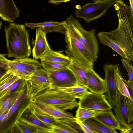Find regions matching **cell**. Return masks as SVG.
I'll use <instances>...</instances> for the list:
<instances>
[{
    "label": "cell",
    "mask_w": 133,
    "mask_h": 133,
    "mask_svg": "<svg viewBox=\"0 0 133 133\" xmlns=\"http://www.w3.org/2000/svg\"><path fill=\"white\" fill-rule=\"evenodd\" d=\"M2 24V22L0 20V29L1 28V26Z\"/></svg>",
    "instance_id": "44"
},
{
    "label": "cell",
    "mask_w": 133,
    "mask_h": 133,
    "mask_svg": "<svg viewBox=\"0 0 133 133\" xmlns=\"http://www.w3.org/2000/svg\"><path fill=\"white\" fill-rule=\"evenodd\" d=\"M122 63L126 69L129 77V80L133 83V66L130 61L127 59L122 58L121 59Z\"/></svg>",
    "instance_id": "35"
},
{
    "label": "cell",
    "mask_w": 133,
    "mask_h": 133,
    "mask_svg": "<svg viewBox=\"0 0 133 133\" xmlns=\"http://www.w3.org/2000/svg\"><path fill=\"white\" fill-rule=\"evenodd\" d=\"M114 6L117 13V28L105 33L115 40L133 62V11L122 0L115 1Z\"/></svg>",
    "instance_id": "1"
},
{
    "label": "cell",
    "mask_w": 133,
    "mask_h": 133,
    "mask_svg": "<svg viewBox=\"0 0 133 133\" xmlns=\"http://www.w3.org/2000/svg\"><path fill=\"white\" fill-rule=\"evenodd\" d=\"M23 88L14 91L0 98V117L6 110H9L11 108Z\"/></svg>",
    "instance_id": "23"
},
{
    "label": "cell",
    "mask_w": 133,
    "mask_h": 133,
    "mask_svg": "<svg viewBox=\"0 0 133 133\" xmlns=\"http://www.w3.org/2000/svg\"><path fill=\"white\" fill-rule=\"evenodd\" d=\"M133 101L121 94L114 109L115 116L121 127L127 125L133 121Z\"/></svg>",
    "instance_id": "12"
},
{
    "label": "cell",
    "mask_w": 133,
    "mask_h": 133,
    "mask_svg": "<svg viewBox=\"0 0 133 133\" xmlns=\"http://www.w3.org/2000/svg\"><path fill=\"white\" fill-rule=\"evenodd\" d=\"M115 77L117 88L120 93L131 99L126 85L123 80L118 64L115 70Z\"/></svg>",
    "instance_id": "29"
},
{
    "label": "cell",
    "mask_w": 133,
    "mask_h": 133,
    "mask_svg": "<svg viewBox=\"0 0 133 133\" xmlns=\"http://www.w3.org/2000/svg\"><path fill=\"white\" fill-rule=\"evenodd\" d=\"M31 90L30 84L27 82L15 102L0 122V133H8L24 111L32 105Z\"/></svg>",
    "instance_id": "4"
},
{
    "label": "cell",
    "mask_w": 133,
    "mask_h": 133,
    "mask_svg": "<svg viewBox=\"0 0 133 133\" xmlns=\"http://www.w3.org/2000/svg\"><path fill=\"white\" fill-rule=\"evenodd\" d=\"M68 68L72 71L75 75L77 81V85L84 86L87 87V69L79 65L72 60L69 65Z\"/></svg>",
    "instance_id": "26"
},
{
    "label": "cell",
    "mask_w": 133,
    "mask_h": 133,
    "mask_svg": "<svg viewBox=\"0 0 133 133\" xmlns=\"http://www.w3.org/2000/svg\"><path fill=\"white\" fill-rule=\"evenodd\" d=\"M36 31L32 55L33 59L37 60L51 49L46 38L47 33L40 28H36Z\"/></svg>",
    "instance_id": "15"
},
{
    "label": "cell",
    "mask_w": 133,
    "mask_h": 133,
    "mask_svg": "<svg viewBox=\"0 0 133 133\" xmlns=\"http://www.w3.org/2000/svg\"><path fill=\"white\" fill-rule=\"evenodd\" d=\"M39 59L41 61H50L69 65L72 60L68 56L63 54L60 51H54L51 49L46 52Z\"/></svg>",
    "instance_id": "22"
},
{
    "label": "cell",
    "mask_w": 133,
    "mask_h": 133,
    "mask_svg": "<svg viewBox=\"0 0 133 133\" xmlns=\"http://www.w3.org/2000/svg\"><path fill=\"white\" fill-rule=\"evenodd\" d=\"M87 88L90 92L97 94H103L105 91V81L95 72L94 68L87 69Z\"/></svg>",
    "instance_id": "18"
},
{
    "label": "cell",
    "mask_w": 133,
    "mask_h": 133,
    "mask_svg": "<svg viewBox=\"0 0 133 133\" xmlns=\"http://www.w3.org/2000/svg\"><path fill=\"white\" fill-rule=\"evenodd\" d=\"M32 100L51 105L61 109L72 110L78 107L74 97L59 88L47 89L34 96Z\"/></svg>",
    "instance_id": "5"
},
{
    "label": "cell",
    "mask_w": 133,
    "mask_h": 133,
    "mask_svg": "<svg viewBox=\"0 0 133 133\" xmlns=\"http://www.w3.org/2000/svg\"><path fill=\"white\" fill-rule=\"evenodd\" d=\"M27 83L26 81L22 78L16 81L0 94V98L19 89L23 88Z\"/></svg>",
    "instance_id": "32"
},
{
    "label": "cell",
    "mask_w": 133,
    "mask_h": 133,
    "mask_svg": "<svg viewBox=\"0 0 133 133\" xmlns=\"http://www.w3.org/2000/svg\"><path fill=\"white\" fill-rule=\"evenodd\" d=\"M64 21L58 22L49 21L38 23H25L26 26L32 29L40 28L47 34L50 32H60L65 35V29L64 25Z\"/></svg>",
    "instance_id": "20"
},
{
    "label": "cell",
    "mask_w": 133,
    "mask_h": 133,
    "mask_svg": "<svg viewBox=\"0 0 133 133\" xmlns=\"http://www.w3.org/2000/svg\"><path fill=\"white\" fill-rule=\"evenodd\" d=\"M84 123L87 125L94 133H117L116 129L108 126L95 117L88 119Z\"/></svg>",
    "instance_id": "25"
},
{
    "label": "cell",
    "mask_w": 133,
    "mask_h": 133,
    "mask_svg": "<svg viewBox=\"0 0 133 133\" xmlns=\"http://www.w3.org/2000/svg\"><path fill=\"white\" fill-rule=\"evenodd\" d=\"M51 127V133H84L78 124L70 121L56 119Z\"/></svg>",
    "instance_id": "19"
},
{
    "label": "cell",
    "mask_w": 133,
    "mask_h": 133,
    "mask_svg": "<svg viewBox=\"0 0 133 133\" xmlns=\"http://www.w3.org/2000/svg\"><path fill=\"white\" fill-rule=\"evenodd\" d=\"M67 49L65 52L72 61L86 69L94 68V62L91 54L81 43L65 35Z\"/></svg>",
    "instance_id": "6"
},
{
    "label": "cell",
    "mask_w": 133,
    "mask_h": 133,
    "mask_svg": "<svg viewBox=\"0 0 133 133\" xmlns=\"http://www.w3.org/2000/svg\"><path fill=\"white\" fill-rule=\"evenodd\" d=\"M115 3V1H112L103 3H87L81 6L77 5L75 15L77 17L81 18L89 23L102 16Z\"/></svg>",
    "instance_id": "8"
},
{
    "label": "cell",
    "mask_w": 133,
    "mask_h": 133,
    "mask_svg": "<svg viewBox=\"0 0 133 133\" xmlns=\"http://www.w3.org/2000/svg\"><path fill=\"white\" fill-rule=\"evenodd\" d=\"M121 132L123 133H133V123L121 127L119 130Z\"/></svg>",
    "instance_id": "37"
},
{
    "label": "cell",
    "mask_w": 133,
    "mask_h": 133,
    "mask_svg": "<svg viewBox=\"0 0 133 133\" xmlns=\"http://www.w3.org/2000/svg\"><path fill=\"white\" fill-rule=\"evenodd\" d=\"M97 35L101 43L112 48L121 56L122 58H125L131 61L130 58L126 52L115 40L105 34L104 32H98Z\"/></svg>",
    "instance_id": "21"
},
{
    "label": "cell",
    "mask_w": 133,
    "mask_h": 133,
    "mask_svg": "<svg viewBox=\"0 0 133 133\" xmlns=\"http://www.w3.org/2000/svg\"><path fill=\"white\" fill-rule=\"evenodd\" d=\"M79 106L94 110H111L112 107L106 98L105 95L88 91L79 99Z\"/></svg>",
    "instance_id": "11"
},
{
    "label": "cell",
    "mask_w": 133,
    "mask_h": 133,
    "mask_svg": "<svg viewBox=\"0 0 133 133\" xmlns=\"http://www.w3.org/2000/svg\"><path fill=\"white\" fill-rule=\"evenodd\" d=\"M31 101L34 110L40 113L50 116L56 119L76 122V118L71 113L51 105Z\"/></svg>",
    "instance_id": "13"
},
{
    "label": "cell",
    "mask_w": 133,
    "mask_h": 133,
    "mask_svg": "<svg viewBox=\"0 0 133 133\" xmlns=\"http://www.w3.org/2000/svg\"><path fill=\"white\" fill-rule=\"evenodd\" d=\"M42 66L46 71H60L68 68L69 65L46 61H41Z\"/></svg>",
    "instance_id": "31"
},
{
    "label": "cell",
    "mask_w": 133,
    "mask_h": 133,
    "mask_svg": "<svg viewBox=\"0 0 133 133\" xmlns=\"http://www.w3.org/2000/svg\"><path fill=\"white\" fill-rule=\"evenodd\" d=\"M18 121H22L34 126L37 129L38 133H51V126L43 123L35 116L33 112L32 105L24 111Z\"/></svg>",
    "instance_id": "16"
},
{
    "label": "cell",
    "mask_w": 133,
    "mask_h": 133,
    "mask_svg": "<svg viewBox=\"0 0 133 133\" xmlns=\"http://www.w3.org/2000/svg\"><path fill=\"white\" fill-rule=\"evenodd\" d=\"M8 71L6 68L0 66V78Z\"/></svg>",
    "instance_id": "41"
},
{
    "label": "cell",
    "mask_w": 133,
    "mask_h": 133,
    "mask_svg": "<svg viewBox=\"0 0 133 133\" xmlns=\"http://www.w3.org/2000/svg\"><path fill=\"white\" fill-rule=\"evenodd\" d=\"M6 55L0 53V66L7 69V65L5 62V59L6 58L5 57Z\"/></svg>",
    "instance_id": "38"
},
{
    "label": "cell",
    "mask_w": 133,
    "mask_h": 133,
    "mask_svg": "<svg viewBox=\"0 0 133 133\" xmlns=\"http://www.w3.org/2000/svg\"><path fill=\"white\" fill-rule=\"evenodd\" d=\"M21 78L8 70L0 78V94L15 82Z\"/></svg>",
    "instance_id": "27"
},
{
    "label": "cell",
    "mask_w": 133,
    "mask_h": 133,
    "mask_svg": "<svg viewBox=\"0 0 133 133\" xmlns=\"http://www.w3.org/2000/svg\"><path fill=\"white\" fill-rule=\"evenodd\" d=\"M4 32L8 57L20 58L30 56L29 34L24 25L10 23L5 26Z\"/></svg>",
    "instance_id": "2"
},
{
    "label": "cell",
    "mask_w": 133,
    "mask_h": 133,
    "mask_svg": "<svg viewBox=\"0 0 133 133\" xmlns=\"http://www.w3.org/2000/svg\"><path fill=\"white\" fill-rule=\"evenodd\" d=\"M103 110H94L78 106L76 112V118L80 121L84 122L85 121L93 117Z\"/></svg>",
    "instance_id": "28"
},
{
    "label": "cell",
    "mask_w": 133,
    "mask_h": 133,
    "mask_svg": "<svg viewBox=\"0 0 133 133\" xmlns=\"http://www.w3.org/2000/svg\"><path fill=\"white\" fill-rule=\"evenodd\" d=\"M123 80L126 85L131 99L133 101V83L130 82L129 80H126L123 78Z\"/></svg>",
    "instance_id": "36"
},
{
    "label": "cell",
    "mask_w": 133,
    "mask_h": 133,
    "mask_svg": "<svg viewBox=\"0 0 133 133\" xmlns=\"http://www.w3.org/2000/svg\"><path fill=\"white\" fill-rule=\"evenodd\" d=\"M59 89L79 99L82 97L88 91L86 87L78 85Z\"/></svg>",
    "instance_id": "30"
},
{
    "label": "cell",
    "mask_w": 133,
    "mask_h": 133,
    "mask_svg": "<svg viewBox=\"0 0 133 133\" xmlns=\"http://www.w3.org/2000/svg\"><path fill=\"white\" fill-rule=\"evenodd\" d=\"M71 0H50L49 2L54 4H59L62 2H66Z\"/></svg>",
    "instance_id": "40"
},
{
    "label": "cell",
    "mask_w": 133,
    "mask_h": 133,
    "mask_svg": "<svg viewBox=\"0 0 133 133\" xmlns=\"http://www.w3.org/2000/svg\"><path fill=\"white\" fill-rule=\"evenodd\" d=\"M5 61L9 71L26 81L42 66L39 61L29 57L15 58L12 60L6 58Z\"/></svg>",
    "instance_id": "7"
},
{
    "label": "cell",
    "mask_w": 133,
    "mask_h": 133,
    "mask_svg": "<svg viewBox=\"0 0 133 133\" xmlns=\"http://www.w3.org/2000/svg\"><path fill=\"white\" fill-rule=\"evenodd\" d=\"M26 81L30 84L31 88V97L49 88L50 85L47 71L41 68L37 69Z\"/></svg>",
    "instance_id": "14"
},
{
    "label": "cell",
    "mask_w": 133,
    "mask_h": 133,
    "mask_svg": "<svg viewBox=\"0 0 133 133\" xmlns=\"http://www.w3.org/2000/svg\"><path fill=\"white\" fill-rule=\"evenodd\" d=\"M15 124L18 127L21 133H38L36 128L30 124L19 121Z\"/></svg>",
    "instance_id": "33"
},
{
    "label": "cell",
    "mask_w": 133,
    "mask_h": 133,
    "mask_svg": "<svg viewBox=\"0 0 133 133\" xmlns=\"http://www.w3.org/2000/svg\"><path fill=\"white\" fill-rule=\"evenodd\" d=\"M76 122L78 124L82 129L84 133H86L87 131L90 129L89 127L83 122L80 121L76 118Z\"/></svg>",
    "instance_id": "39"
},
{
    "label": "cell",
    "mask_w": 133,
    "mask_h": 133,
    "mask_svg": "<svg viewBox=\"0 0 133 133\" xmlns=\"http://www.w3.org/2000/svg\"><path fill=\"white\" fill-rule=\"evenodd\" d=\"M20 12L14 0H0V17L4 21L13 22L19 18Z\"/></svg>",
    "instance_id": "17"
},
{
    "label": "cell",
    "mask_w": 133,
    "mask_h": 133,
    "mask_svg": "<svg viewBox=\"0 0 133 133\" xmlns=\"http://www.w3.org/2000/svg\"><path fill=\"white\" fill-rule=\"evenodd\" d=\"M117 0H92L94 3H103L108 2H109L115 1Z\"/></svg>",
    "instance_id": "42"
},
{
    "label": "cell",
    "mask_w": 133,
    "mask_h": 133,
    "mask_svg": "<svg viewBox=\"0 0 133 133\" xmlns=\"http://www.w3.org/2000/svg\"><path fill=\"white\" fill-rule=\"evenodd\" d=\"M64 25L65 29V35L81 43L91 54L94 62L96 61L98 57L99 47L95 30H85L79 20L71 15L64 21Z\"/></svg>",
    "instance_id": "3"
},
{
    "label": "cell",
    "mask_w": 133,
    "mask_h": 133,
    "mask_svg": "<svg viewBox=\"0 0 133 133\" xmlns=\"http://www.w3.org/2000/svg\"><path fill=\"white\" fill-rule=\"evenodd\" d=\"M95 117L105 125L120 130V123L111 110L103 111L97 115Z\"/></svg>",
    "instance_id": "24"
},
{
    "label": "cell",
    "mask_w": 133,
    "mask_h": 133,
    "mask_svg": "<svg viewBox=\"0 0 133 133\" xmlns=\"http://www.w3.org/2000/svg\"><path fill=\"white\" fill-rule=\"evenodd\" d=\"M118 65L107 64L103 65L105 73V95L113 108L117 103L121 94L117 88L115 77V71Z\"/></svg>",
    "instance_id": "9"
},
{
    "label": "cell",
    "mask_w": 133,
    "mask_h": 133,
    "mask_svg": "<svg viewBox=\"0 0 133 133\" xmlns=\"http://www.w3.org/2000/svg\"><path fill=\"white\" fill-rule=\"evenodd\" d=\"M33 112L39 119L43 123L49 126H52L55 122V119L50 116L42 114L37 112L34 110L33 107Z\"/></svg>",
    "instance_id": "34"
},
{
    "label": "cell",
    "mask_w": 133,
    "mask_h": 133,
    "mask_svg": "<svg viewBox=\"0 0 133 133\" xmlns=\"http://www.w3.org/2000/svg\"><path fill=\"white\" fill-rule=\"evenodd\" d=\"M50 81V89L66 88L77 85L75 75L69 69L47 71Z\"/></svg>",
    "instance_id": "10"
},
{
    "label": "cell",
    "mask_w": 133,
    "mask_h": 133,
    "mask_svg": "<svg viewBox=\"0 0 133 133\" xmlns=\"http://www.w3.org/2000/svg\"><path fill=\"white\" fill-rule=\"evenodd\" d=\"M130 5V6L131 10L133 11V0H129Z\"/></svg>",
    "instance_id": "43"
}]
</instances>
